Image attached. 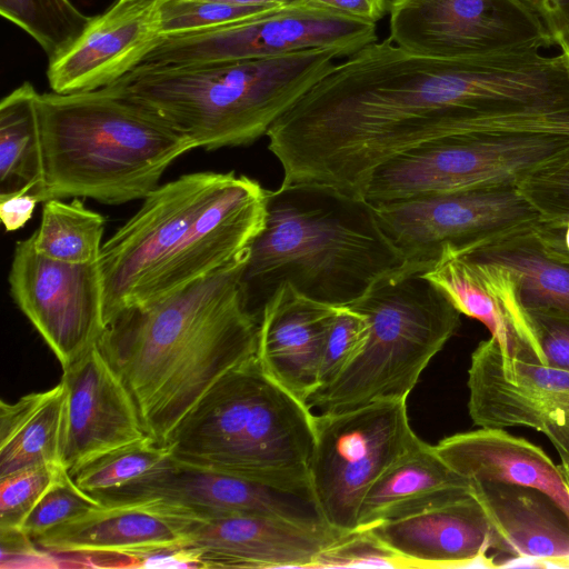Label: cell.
<instances>
[{"label":"cell","mask_w":569,"mask_h":569,"mask_svg":"<svg viewBox=\"0 0 569 569\" xmlns=\"http://www.w3.org/2000/svg\"><path fill=\"white\" fill-rule=\"evenodd\" d=\"M537 81L518 52L437 59L389 38L336 62L267 132L281 187L365 199L376 170L427 142L480 131L490 116L528 107Z\"/></svg>","instance_id":"1"},{"label":"cell","mask_w":569,"mask_h":569,"mask_svg":"<svg viewBox=\"0 0 569 569\" xmlns=\"http://www.w3.org/2000/svg\"><path fill=\"white\" fill-rule=\"evenodd\" d=\"M248 250L160 299L107 319L97 342L130 390L150 438L167 445L186 415L231 368L256 355L258 321L240 279Z\"/></svg>","instance_id":"2"},{"label":"cell","mask_w":569,"mask_h":569,"mask_svg":"<svg viewBox=\"0 0 569 569\" xmlns=\"http://www.w3.org/2000/svg\"><path fill=\"white\" fill-rule=\"evenodd\" d=\"M267 192L233 171L192 172L158 186L102 246L106 321L243 254L264 226Z\"/></svg>","instance_id":"3"},{"label":"cell","mask_w":569,"mask_h":569,"mask_svg":"<svg viewBox=\"0 0 569 569\" xmlns=\"http://www.w3.org/2000/svg\"><path fill=\"white\" fill-rule=\"evenodd\" d=\"M406 267L365 199L321 187L267 192L262 230L248 248L240 284L258 321L283 283L332 306H349L376 282Z\"/></svg>","instance_id":"4"},{"label":"cell","mask_w":569,"mask_h":569,"mask_svg":"<svg viewBox=\"0 0 569 569\" xmlns=\"http://www.w3.org/2000/svg\"><path fill=\"white\" fill-rule=\"evenodd\" d=\"M43 163L39 201L143 199L169 166L197 149L166 120L113 89L39 93Z\"/></svg>","instance_id":"5"},{"label":"cell","mask_w":569,"mask_h":569,"mask_svg":"<svg viewBox=\"0 0 569 569\" xmlns=\"http://www.w3.org/2000/svg\"><path fill=\"white\" fill-rule=\"evenodd\" d=\"M340 58L331 49H312L260 60L137 67L109 88L211 151L267 136Z\"/></svg>","instance_id":"6"},{"label":"cell","mask_w":569,"mask_h":569,"mask_svg":"<svg viewBox=\"0 0 569 569\" xmlns=\"http://www.w3.org/2000/svg\"><path fill=\"white\" fill-rule=\"evenodd\" d=\"M313 442L311 408L267 375L253 355L202 396L168 443L180 463L311 495Z\"/></svg>","instance_id":"7"},{"label":"cell","mask_w":569,"mask_h":569,"mask_svg":"<svg viewBox=\"0 0 569 569\" xmlns=\"http://www.w3.org/2000/svg\"><path fill=\"white\" fill-rule=\"evenodd\" d=\"M369 323L356 359L308 406L320 412L407 399L421 373L461 325V313L421 271L408 268L376 282L349 305Z\"/></svg>","instance_id":"8"},{"label":"cell","mask_w":569,"mask_h":569,"mask_svg":"<svg viewBox=\"0 0 569 569\" xmlns=\"http://www.w3.org/2000/svg\"><path fill=\"white\" fill-rule=\"evenodd\" d=\"M569 152V133L476 132L445 137L388 161L365 192L370 204L460 190L517 186Z\"/></svg>","instance_id":"9"},{"label":"cell","mask_w":569,"mask_h":569,"mask_svg":"<svg viewBox=\"0 0 569 569\" xmlns=\"http://www.w3.org/2000/svg\"><path fill=\"white\" fill-rule=\"evenodd\" d=\"M418 440L407 399L315 415L308 478L327 525L342 533L357 530L359 510L370 487Z\"/></svg>","instance_id":"10"},{"label":"cell","mask_w":569,"mask_h":569,"mask_svg":"<svg viewBox=\"0 0 569 569\" xmlns=\"http://www.w3.org/2000/svg\"><path fill=\"white\" fill-rule=\"evenodd\" d=\"M377 40L375 23L290 4L226 24L161 37L137 67L260 60L312 49H331L343 59Z\"/></svg>","instance_id":"11"},{"label":"cell","mask_w":569,"mask_h":569,"mask_svg":"<svg viewBox=\"0 0 569 569\" xmlns=\"http://www.w3.org/2000/svg\"><path fill=\"white\" fill-rule=\"evenodd\" d=\"M389 39L437 59L543 51L552 43L518 0H390Z\"/></svg>","instance_id":"12"},{"label":"cell","mask_w":569,"mask_h":569,"mask_svg":"<svg viewBox=\"0 0 569 569\" xmlns=\"http://www.w3.org/2000/svg\"><path fill=\"white\" fill-rule=\"evenodd\" d=\"M372 207L405 258V268L421 272L433 266L443 246L461 249L540 216L517 186L427 194Z\"/></svg>","instance_id":"13"},{"label":"cell","mask_w":569,"mask_h":569,"mask_svg":"<svg viewBox=\"0 0 569 569\" xmlns=\"http://www.w3.org/2000/svg\"><path fill=\"white\" fill-rule=\"evenodd\" d=\"M10 293L62 369L97 345L104 326L99 260L71 263L37 251L32 237L18 241L9 271Z\"/></svg>","instance_id":"14"},{"label":"cell","mask_w":569,"mask_h":569,"mask_svg":"<svg viewBox=\"0 0 569 569\" xmlns=\"http://www.w3.org/2000/svg\"><path fill=\"white\" fill-rule=\"evenodd\" d=\"M468 412L479 428L525 427L541 432L569 469V371L501 352L489 337L470 357Z\"/></svg>","instance_id":"15"},{"label":"cell","mask_w":569,"mask_h":569,"mask_svg":"<svg viewBox=\"0 0 569 569\" xmlns=\"http://www.w3.org/2000/svg\"><path fill=\"white\" fill-rule=\"evenodd\" d=\"M204 519L160 497L101 502L33 541L57 556L122 558L141 567L149 557L186 548Z\"/></svg>","instance_id":"16"},{"label":"cell","mask_w":569,"mask_h":569,"mask_svg":"<svg viewBox=\"0 0 569 569\" xmlns=\"http://www.w3.org/2000/svg\"><path fill=\"white\" fill-rule=\"evenodd\" d=\"M363 529L409 568L501 567L510 561L471 490Z\"/></svg>","instance_id":"17"},{"label":"cell","mask_w":569,"mask_h":569,"mask_svg":"<svg viewBox=\"0 0 569 569\" xmlns=\"http://www.w3.org/2000/svg\"><path fill=\"white\" fill-rule=\"evenodd\" d=\"M66 388L60 463L69 472L150 438L120 375L93 346L62 369Z\"/></svg>","instance_id":"18"},{"label":"cell","mask_w":569,"mask_h":569,"mask_svg":"<svg viewBox=\"0 0 569 569\" xmlns=\"http://www.w3.org/2000/svg\"><path fill=\"white\" fill-rule=\"evenodd\" d=\"M423 276L461 315L485 325L503 355L547 365L518 278L509 268L466 257L451 246H443Z\"/></svg>","instance_id":"19"},{"label":"cell","mask_w":569,"mask_h":569,"mask_svg":"<svg viewBox=\"0 0 569 569\" xmlns=\"http://www.w3.org/2000/svg\"><path fill=\"white\" fill-rule=\"evenodd\" d=\"M154 497L180 503L207 519L263 516L313 528L332 529L325 521L310 493L287 491L227 472L178 461L162 476L123 493L111 502Z\"/></svg>","instance_id":"20"},{"label":"cell","mask_w":569,"mask_h":569,"mask_svg":"<svg viewBox=\"0 0 569 569\" xmlns=\"http://www.w3.org/2000/svg\"><path fill=\"white\" fill-rule=\"evenodd\" d=\"M345 533L263 516L199 522L186 547L199 568H312Z\"/></svg>","instance_id":"21"},{"label":"cell","mask_w":569,"mask_h":569,"mask_svg":"<svg viewBox=\"0 0 569 569\" xmlns=\"http://www.w3.org/2000/svg\"><path fill=\"white\" fill-rule=\"evenodd\" d=\"M338 307L310 299L283 283L266 302L258 320L256 357L260 366L307 405L318 390L322 348Z\"/></svg>","instance_id":"22"},{"label":"cell","mask_w":569,"mask_h":569,"mask_svg":"<svg viewBox=\"0 0 569 569\" xmlns=\"http://www.w3.org/2000/svg\"><path fill=\"white\" fill-rule=\"evenodd\" d=\"M154 7L111 17H93L76 43L49 62L47 77L52 92L74 93L109 87L132 71L160 40Z\"/></svg>","instance_id":"23"},{"label":"cell","mask_w":569,"mask_h":569,"mask_svg":"<svg viewBox=\"0 0 569 569\" xmlns=\"http://www.w3.org/2000/svg\"><path fill=\"white\" fill-rule=\"evenodd\" d=\"M438 455L470 482H501L541 490L569 517V483L561 466L538 446L501 428H478L433 445Z\"/></svg>","instance_id":"24"},{"label":"cell","mask_w":569,"mask_h":569,"mask_svg":"<svg viewBox=\"0 0 569 569\" xmlns=\"http://www.w3.org/2000/svg\"><path fill=\"white\" fill-rule=\"evenodd\" d=\"M469 486L503 540L510 561L569 566V517L555 500L532 487L501 482Z\"/></svg>","instance_id":"25"},{"label":"cell","mask_w":569,"mask_h":569,"mask_svg":"<svg viewBox=\"0 0 569 569\" xmlns=\"http://www.w3.org/2000/svg\"><path fill=\"white\" fill-rule=\"evenodd\" d=\"M470 491L468 481L422 439L401 453L366 493L358 529Z\"/></svg>","instance_id":"26"},{"label":"cell","mask_w":569,"mask_h":569,"mask_svg":"<svg viewBox=\"0 0 569 569\" xmlns=\"http://www.w3.org/2000/svg\"><path fill=\"white\" fill-rule=\"evenodd\" d=\"M64 402L61 380L11 403L1 400L0 477L34 466H61Z\"/></svg>","instance_id":"27"},{"label":"cell","mask_w":569,"mask_h":569,"mask_svg":"<svg viewBox=\"0 0 569 569\" xmlns=\"http://www.w3.org/2000/svg\"><path fill=\"white\" fill-rule=\"evenodd\" d=\"M532 223L461 249L452 248L466 257L499 263L515 272L527 310L569 315V264L546 254L533 234Z\"/></svg>","instance_id":"28"},{"label":"cell","mask_w":569,"mask_h":569,"mask_svg":"<svg viewBox=\"0 0 569 569\" xmlns=\"http://www.w3.org/2000/svg\"><path fill=\"white\" fill-rule=\"evenodd\" d=\"M38 97L26 81L0 102V197L42 191Z\"/></svg>","instance_id":"29"},{"label":"cell","mask_w":569,"mask_h":569,"mask_svg":"<svg viewBox=\"0 0 569 569\" xmlns=\"http://www.w3.org/2000/svg\"><path fill=\"white\" fill-rule=\"evenodd\" d=\"M169 443L152 438L102 455L70 472L73 481L101 502H110L176 466Z\"/></svg>","instance_id":"30"},{"label":"cell","mask_w":569,"mask_h":569,"mask_svg":"<svg viewBox=\"0 0 569 569\" xmlns=\"http://www.w3.org/2000/svg\"><path fill=\"white\" fill-rule=\"evenodd\" d=\"M106 218L87 208L80 198L43 202L39 228L31 234L38 252L64 262L89 263L100 259Z\"/></svg>","instance_id":"31"},{"label":"cell","mask_w":569,"mask_h":569,"mask_svg":"<svg viewBox=\"0 0 569 569\" xmlns=\"http://www.w3.org/2000/svg\"><path fill=\"white\" fill-rule=\"evenodd\" d=\"M0 13L38 42L49 62L66 53L93 19L70 0H0Z\"/></svg>","instance_id":"32"},{"label":"cell","mask_w":569,"mask_h":569,"mask_svg":"<svg viewBox=\"0 0 569 569\" xmlns=\"http://www.w3.org/2000/svg\"><path fill=\"white\" fill-rule=\"evenodd\" d=\"M270 9L217 0H162L153 11L159 34L167 37L226 24Z\"/></svg>","instance_id":"33"},{"label":"cell","mask_w":569,"mask_h":569,"mask_svg":"<svg viewBox=\"0 0 569 569\" xmlns=\"http://www.w3.org/2000/svg\"><path fill=\"white\" fill-rule=\"evenodd\" d=\"M100 503L79 488L70 472L61 467L19 530L33 540Z\"/></svg>","instance_id":"34"},{"label":"cell","mask_w":569,"mask_h":569,"mask_svg":"<svg viewBox=\"0 0 569 569\" xmlns=\"http://www.w3.org/2000/svg\"><path fill=\"white\" fill-rule=\"evenodd\" d=\"M368 335L369 323L365 315L349 306L338 307L323 343L315 393L328 388L356 359Z\"/></svg>","instance_id":"35"},{"label":"cell","mask_w":569,"mask_h":569,"mask_svg":"<svg viewBox=\"0 0 569 569\" xmlns=\"http://www.w3.org/2000/svg\"><path fill=\"white\" fill-rule=\"evenodd\" d=\"M60 468L41 465L0 477V531L19 530Z\"/></svg>","instance_id":"36"},{"label":"cell","mask_w":569,"mask_h":569,"mask_svg":"<svg viewBox=\"0 0 569 569\" xmlns=\"http://www.w3.org/2000/svg\"><path fill=\"white\" fill-rule=\"evenodd\" d=\"M312 568H409L368 529L345 533L322 550Z\"/></svg>","instance_id":"37"},{"label":"cell","mask_w":569,"mask_h":569,"mask_svg":"<svg viewBox=\"0 0 569 569\" xmlns=\"http://www.w3.org/2000/svg\"><path fill=\"white\" fill-rule=\"evenodd\" d=\"M541 216H569V152L548 162L517 184Z\"/></svg>","instance_id":"38"},{"label":"cell","mask_w":569,"mask_h":569,"mask_svg":"<svg viewBox=\"0 0 569 569\" xmlns=\"http://www.w3.org/2000/svg\"><path fill=\"white\" fill-rule=\"evenodd\" d=\"M528 311L547 365L569 371V315L547 309Z\"/></svg>","instance_id":"39"},{"label":"cell","mask_w":569,"mask_h":569,"mask_svg":"<svg viewBox=\"0 0 569 569\" xmlns=\"http://www.w3.org/2000/svg\"><path fill=\"white\" fill-rule=\"evenodd\" d=\"M540 22L552 46L569 49V0H518Z\"/></svg>","instance_id":"40"},{"label":"cell","mask_w":569,"mask_h":569,"mask_svg":"<svg viewBox=\"0 0 569 569\" xmlns=\"http://www.w3.org/2000/svg\"><path fill=\"white\" fill-rule=\"evenodd\" d=\"M532 231L550 258L569 264V216H539Z\"/></svg>","instance_id":"41"},{"label":"cell","mask_w":569,"mask_h":569,"mask_svg":"<svg viewBox=\"0 0 569 569\" xmlns=\"http://www.w3.org/2000/svg\"><path fill=\"white\" fill-rule=\"evenodd\" d=\"M298 4L377 24L389 12L390 0H300Z\"/></svg>","instance_id":"42"},{"label":"cell","mask_w":569,"mask_h":569,"mask_svg":"<svg viewBox=\"0 0 569 569\" xmlns=\"http://www.w3.org/2000/svg\"><path fill=\"white\" fill-rule=\"evenodd\" d=\"M38 202V197L32 192L0 197V218L6 231H16L24 227Z\"/></svg>","instance_id":"43"},{"label":"cell","mask_w":569,"mask_h":569,"mask_svg":"<svg viewBox=\"0 0 569 569\" xmlns=\"http://www.w3.org/2000/svg\"><path fill=\"white\" fill-rule=\"evenodd\" d=\"M162 0H117L106 11L107 14L118 18L130 13L144 11L154 7Z\"/></svg>","instance_id":"44"},{"label":"cell","mask_w":569,"mask_h":569,"mask_svg":"<svg viewBox=\"0 0 569 569\" xmlns=\"http://www.w3.org/2000/svg\"><path fill=\"white\" fill-rule=\"evenodd\" d=\"M240 6L252 7H283L290 4H298L300 0H217Z\"/></svg>","instance_id":"45"},{"label":"cell","mask_w":569,"mask_h":569,"mask_svg":"<svg viewBox=\"0 0 569 569\" xmlns=\"http://www.w3.org/2000/svg\"><path fill=\"white\" fill-rule=\"evenodd\" d=\"M563 473H565V476H566V478H567V480H568V483H569V469H568V470H566V471H563Z\"/></svg>","instance_id":"46"},{"label":"cell","mask_w":569,"mask_h":569,"mask_svg":"<svg viewBox=\"0 0 569 569\" xmlns=\"http://www.w3.org/2000/svg\"><path fill=\"white\" fill-rule=\"evenodd\" d=\"M565 54L567 57V60H568V66H569V49L567 51H565Z\"/></svg>","instance_id":"47"}]
</instances>
